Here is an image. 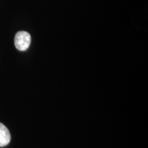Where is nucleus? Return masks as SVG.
<instances>
[{
    "label": "nucleus",
    "mask_w": 148,
    "mask_h": 148,
    "mask_svg": "<svg viewBox=\"0 0 148 148\" xmlns=\"http://www.w3.org/2000/svg\"><path fill=\"white\" fill-rule=\"evenodd\" d=\"M31 43V36L25 31L18 32L14 37V45L19 51H25Z\"/></svg>",
    "instance_id": "nucleus-1"
},
{
    "label": "nucleus",
    "mask_w": 148,
    "mask_h": 148,
    "mask_svg": "<svg viewBox=\"0 0 148 148\" xmlns=\"http://www.w3.org/2000/svg\"><path fill=\"white\" fill-rule=\"evenodd\" d=\"M11 136L10 132L3 123H0V147H4L10 143Z\"/></svg>",
    "instance_id": "nucleus-2"
}]
</instances>
